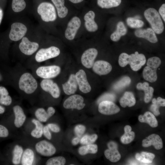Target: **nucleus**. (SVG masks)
Listing matches in <instances>:
<instances>
[{
  "label": "nucleus",
  "instance_id": "nucleus-25",
  "mask_svg": "<svg viewBox=\"0 0 165 165\" xmlns=\"http://www.w3.org/2000/svg\"><path fill=\"white\" fill-rule=\"evenodd\" d=\"M138 119L140 122L146 123L152 127H156L158 125L157 121L155 116L149 112H146L144 115H139Z\"/></svg>",
  "mask_w": 165,
  "mask_h": 165
},
{
  "label": "nucleus",
  "instance_id": "nucleus-51",
  "mask_svg": "<svg viewBox=\"0 0 165 165\" xmlns=\"http://www.w3.org/2000/svg\"><path fill=\"white\" fill-rule=\"evenodd\" d=\"M157 102L156 104L160 107L165 106V99H163L160 97H158L157 99Z\"/></svg>",
  "mask_w": 165,
  "mask_h": 165
},
{
  "label": "nucleus",
  "instance_id": "nucleus-32",
  "mask_svg": "<svg viewBox=\"0 0 165 165\" xmlns=\"http://www.w3.org/2000/svg\"><path fill=\"white\" fill-rule=\"evenodd\" d=\"M135 157L138 160L142 162L151 163L155 157V155L152 153L143 152L140 153L136 154Z\"/></svg>",
  "mask_w": 165,
  "mask_h": 165
},
{
  "label": "nucleus",
  "instance_id": "nucleus-30",
  "mask_svg": "<svg viewBox=\"0 0 165 165\" xmlns=\"http://www.w3.org/2000/svg\"><path fill=\"white\" fill-rule=\"evenodd\" d=\"M104 155L105 157L112 162H116L120 159V154L116 148L107 149L104 152Z\"/></svg>",
  "mask_w": 165,
  "mask_h": 165
},
{
  "label": "nucleus",
  "instance_id": "nucleus-4",
  "mask_svg": "<svg viewBox=\"0 0 165 165\" xmlns=\"http://www.w3.org/2000/svg\"><path fill=\"white\" fill-rule=\"evenodd\" d=\"M37 11L42 20L45 22L55 21L57 18V14L54 6L51 3L44 2L38 6Z\"/></svg>",
  "mask_w": 165,
  "mask_h": 165
},
{
  "label": "nucleus",
  "instance_id": "nucleus-34",
  "mask_svg": "<svg viewBox=\"0 0 165 165\" xmlns=\"http://www.w3.org/2000/svg\"><path fill=\"white\" fill-rule=\"evenodd\" d=\"M49 111H46L43 108H39L35 112V115L37 119L41 122H46L52 116Z\"/></svg>",
  "mask_w": 165,
  "mask_h": 165
},
{
  "label": "nucleus",
  "instance_id": "nucleus-44",
  "mask_svg": "<svg viewBox=\"0 0 165 165\" xmlns=\"http://www.w3.org/2000/svg\"><path fill=\"white\" fill-rule=\"evenodd\" d=\"M12 99L9 94L0 95V103L6 105H9L12 103Z\"/></svg>",
  "mask_w": 165,
  "mask_h": 165
},
{
  "label": "nucleus",
  "instance_id": "nucleus-3",
  "mask_svg": "<svg viewBox=\"0 0 165 165\" xmlns=\"http://www.w3.org/2000/svg\"><path fill=\"white\" fill-rule=\"evenodd\" d=\"M19 89L27 94L33 93L38 87L36 79L30 73L25 72L20 77L18 82Z\"/></svg>",
  "mask_w": 165,
  "mask_h": 165
},
{
  "label": "nucleus",
  "instance_id": "nucleus-8",
  "mask_svg": "<svg viewBox=\"0 0 165 165\" xmlns=\"http://www.w3.org/2000/svg\"><path fill=\"white\" fill-rule=\"evenodd\" d=\"M27 31V28L23 24L15 22L12 24L9 34V39L14 41L20 40L24 37Z\"/></svg>",
  "mask_w": 165,
  "mask_h": 165
},
{
  "label": "nucleus",
  "instance_id": "nucleus-10",
  "mask_svg": "<svg viewBox=\"0 0 165 165\" xmlns=\"http://www.w3.org/2000/svg\"><path fill=\"white\" fill-rule=\"evenodd\" d=\"M81 25V21L78 17L75 16L72 17L68 22L65 31L66 38L69 40H73Z\"/></svg>",
  "mask_w": 165,
  "mask_h": 165
},
{
  "label": "nucleus",
  "instance_id": "nucleus-53",
  "mask_svg": "<svg viewBox=\"0 0 165 165\" xmlns=\"http://www.w3.org/2000/svg\"><path fill=\"white\" fill-rule=\"evenodd\" d=\"M107 146L108 147V148L109 149H117V144L115 142L113 141H111L109 142L107 144Z\"/></svg>",
  "mask_w": 165,
  "mask_h": 165
},
{
  "label": "nucleus",
  "instance_id": "nucleus-58",
  "mask_svg": "<svg viewBox=\"0 0 165 165\" xmlns=\"http://www.w3.org/2000/svg\"><path fill=\"white\" fill-rule=\"evenodd\" d=\"M5 110V108L0 105V114H2L4 113Z\"/></svg>",
  "mask_w": 165,
  "mask_h": 165
},
{
  "label": "nucleus",
  "instance_id": "nucleus-2",
  "mask_svg": "<svg viewBox=\"0 0 165 165\" xmlns=\"http://www.w3.org/2000/svg\"><path fill=\"white\" fill-rule=\"evenodd\" d=\"M144 14L155 33L160 34L163 32L164 29L163 23L156 9L152 8H148L145 10Z\"/></svg>",
  "mask_w": 165,
  "mask_h": 165
},
{
  "label": "nucleus",
  "instance_id": "nucleus-39",
  "mask_svg": "<svg viewBox=\"0 0 165 165\" xmlns=\"http://www.w3.org/2000/svg\"><path fill=\"white\" fill-rule=\"evenodd\" d=\"M126 22L129 26L132 28H140L144 25V22L142 20L132 17H128Z\"/></svg>",
  "mask_w": 165,
  "mask_h": 165
},
{
  "label": "nucleus",
  "instance_id": "nucleus-9",
  "mask_svg": "<svg viewBox=\"0 0 165 165\" xmlns=\"http://www.w3.org/2000/svg\"><path fill=\"white\" fill-rule=\"evenodd\" d=\"M37 152L42 156L49 157L56 152V149L50 142L45 140L41 141L36 143L35 146Z\"/></svg>",
  "mask_w": 165,
  "mask_h": 165
},
{
  "label": "nucleus",
  "instance_id": "nucleus-24",
  "mask_svg": "<svg viewBox=\"0 0 165 165\" xmlns=\"http://www.w3.org/2000/svg\"><path fill=\"white\" fill-rule=\"evenodd\" d=\"M120 105L123 108L127 106L131 107L136 103V100L133 94L130 92L126 91L119 100Z\"/></svg>",
  "mask_w": 165,
  "mask_h": 165
},
{
  "label": "nucleus",
  "instance_id": "nucleus-21",
  "mask_svg": "<svg viewBox=\"0 0 165 165\" xmlns=\"http://www.w3.org/2000/svg\"><path fill=\"white\" fill-rule=\"evenodd\" d=\"M13 110L15 115L14 124L17 128L21 127L26 119V116L22 108L19 105L14 106Z\"/></svg>",
  "mask_w": 165,
  "mask_h": 165
},
{
  "label": "nucleus",
  "instance_id": "nucleus-28",
  "mask_svg": "<svg viewBox=\"0 0 165 165\" xmlns=\"http://www.w3.org/2000/svg\"><path fill=\"white\" fill-rule=\"evenodd\" d=\"M98 151V146L95 144H91L83 145L78 149V152L81 156H84L88 154H95Z\"/></svg>",
  "mask_w": 165,
  "mask_h": 165
},
{
  "label": "nucleus",
  "instance_id": "nucleus-46",
  "mask_svg": "<svg viewBox=\"0 0 165 165\" xmlns=\"http://www.w3.org/2000/svg\"><path fill=\"white\" fill-rule=\"evenodd\" d=\"M159 107L160 106L157 104H153L151 105L150 109L154 115L158 116L160 114L159 110Z\"/></svg>",
  "mask_w": 165,
  "mask_h": 165
},
{
  "label": "nucleus",
  "instance_id": "nucleus-37",
  "mask_svg": "<svg viewBox=\"0 0 165 165\" xmlns=\"http://www.w3.org/2000/svg\"><path fill=\"white\" fill-rule=\"evenodd\" d=\"M98 138L97 135L95 134H85L80 138V143L82 145L94 143Z\"/></svg>",
  "mask_w": 165,
  "mask_h": 165
},
{
  "label": "nucleus",
  "instance_id": "nucleus-18",
  "mask_svg": "<svg viewBox=\"0 0 165 165\" xmlns=\"http://www.w3.org/2000/svg\"><path fill=\"white\" fill-rule=\"evenodd\" d=\"M134 34L136 37L145 38L152 43H155L158 41L155 33L150 28L146 29H138L135 31Z\"/></svg>",
  "mask_w": 165,
  "mask_h": 165
},
{
  "label": "nucleus",
  "instance_id": "nucleus-14",
  "mask_svg": "<svg viewBox=\"0 0 165 165\" xmlns=\"http://www.w3.org/2000/svg\"><path fill=\"white\" fill-rule=\"evenodd\" d=\"M98 110L102 114L109 115L118 113L120 111V109L112 101L105 100L99 103Z\"/></svg>",
  "mask_w": 165,
  "mask_h": 165
},
{
  "label": "nucleus",
  "instance_id": "nucleus-20",
  "mask_svg": "<svg viewBox=\"0 0 165 165\" xmlns=\"http://www.w3.org/2000/svg\"><path fill=\"white\" fill-rule=\"evenodd\" d=\"M95 15L93 11H89L85 15V26L86 30L90 32H94L98 29V25L94 20Z\"/></svg>",
  "mask_w": 165,
  "mask_h": 165
},
{
  "label": "nucleus",
  "instance_id": "nucleus-38",
  "mask_svg": "<svg viewBox=\"0 0 165 165\" xmlns=\"http://www.w3.org/2000/svg\"><path fill=\"white\" fill-rule=\"evenodd\" d=\"M66 163L64 157L62 156L51 157L47 160L46 164V165H64Z\"/></svg>",
  "mask_w": 165,
  "mask_h": 165
},
{
  "label": "nucleus",
  "instance_id": "nucleus-6",
  "mask_svg": "<svg viewBox=\"0 0 165 165\" xmlns=\"http://www.w3.org/2000/svg\"><path fill=\"white\" fill-rule=\"evenodd\" d=\"M61 68L57 65L42 66L36 71L37 75L43 79H51L58 76L60 73Z\"/></svg>",
  "mask_w": 165,
  "mask_h": 165
},
{
  "label": "nucleus",
  "instance_id": "nucleus-13",
  "mask_svg": "<svg viewBox=\"0 0 165 165\" xmlns=\"http://www.w3.org/2000/svg\"><path fill=\"white\" fill-rule=\"evenodd\" d=\"M97 54V50L95 48H91L86 50L83 52L81 57L82 64L87 68H92Z\"/></svg>",
  "mask_w": 165,
  "mask_h": 165
},
{
  "label": "nucleus",
  "instance_id": "nucleus-5",
  "mask_svg": "<svg viewBox=\"0 0 165 165\" xmlns=\"http://www.w3.org/2000/svg\"><path fill=\"white\" fill-rule=\"evenodd\" d=\"M60 50L58 47L51 46L46 48H42L36 53L35 59L38 62H41L58 56Z\"/></svg>",
  "mask_w": 165,
  "mask_h": 165
},
{
  "label": "nucleus",
  "instance_id": "nucleus-49",
  "mask_svg": "<svg viewBox=\"0 0 165 165\" xmlns=\"http://www.w3.org/2000/svg\"><path fill=\"white\" fill-rule=\"evenodd\" d=\"M9 134L7 128L4 126L0 125V137H6L8 136Z\"/></svg>",
  "mask_w": 165,
  "mask_h": 165
},
{
  "label": "nucleus",
  "instance_id": "nucleus-45",
  "mask_svg": "<svg viewBox=\"0 0 165 165\" xmlns=\"http://www.w3.org/2000/svg\"><path fill=\"white\" fill-rule=\"evenodd\" d=\"M47 125L50 130L54 133H58L61 130L60 127L55 123H49L47 124Z\"/></svg>",
  "mask_w": 165,
  "mask_h": 165
},
{
  "label": "nucleus",
  "instance_id": "nucleus-52",
  "mask_svg": "<svg viewBox=\"0 0 165 165\" xmlns=\"http://www.w3.org/2000/svg\"><path fill=\"white\" fill-rule=\"evenodd\" d=\"M80 138L76 136L73 138L71 141L72 144L74 146L77 145L80 143Z\"/></svg>",
  "mask_w": 165,
  "mask_h": 165
},
{
  "label": "nucleus",
  "instance_id": "nucleus-29",
  "mask_svg": "<svg viewBox=\"0 0 165 165\" xmlns=\"http://www.w3.org/2000/svg\"><path fill=\"white\" fill-rule=\"evenodd\" d=\"M35 154L33 151L29 148L26 149L23 152L21 163L23 165H32L34 162Z\"/></svg>",
  "mask_w": 165,
  "mask_h": 165
},
{
  "label": "nucleus",
  "instance_id": "nucleus-43",
  "mask_svg": "<svg viewBox=\"0 0 165 165\" xmlns=\"http://www.w3.org/2000/svg\"><path fill=\"white\" fill-rule=\"evenodd\" d=\"M86 129V127L85 125L78 124L75 126L74 130L75 135L80 138L84 134Z\"/></svg>",
  "mask_w": 165,
  "mask_h": 165
},
{
  "label": "nucleus",
  "instance_id": "nucleus-31",
  "mask_svg": "<svg viewBox=\"0 0 165 165\" xmlns=\"http://www.w3.org/2000/svg\"><path fill=\"white\" fill-rule=\"evenodd\" d=\"M122 0H97L98 6L102 9H109L120 5Z\"/></svg>",
  "mask_w": 165,
  "mask_h": 165
},
{
  "label": "nucleus",
  "instance_id": "nucleus-42",
  "mask_svg": "<svg viewBox=\"0 0 165 165\" xmlns=\"http://www.w3.org/2000/svg\"><path fill=\"white\" fill-rule=\"evenodd\" d=\"M161 61L157 57H154L149 58L147 60V66L157 69L161 64Z\"/></svg>",
  "mask_w": 165,
  "mask_h": 165
},
{
  "label": "nucleus",
  "instance_id": "nucleus-54",
  "mask_svg": "<svg viewBox=\"0 0 165 165\" xmlns=\"http://www.w3.org/2000/svg\"><path fill=\"white\" fill-rule=\"evenodd\" d=\"M4 94H9L8 91L4 87L0 86V95Z\"/></svg>",
  "mask_w": 165,
  "mask_h": 165
},
{
  "label": "nucleus",
  "instance_id": "nucleus-27",
  "mask_svg": "<svg viewBox=\"0 0 165 165\" xmlns=\"http://www.w3.org/2000/svg\"><path fill=\"white\" fill-rule=\"evenodd\" d=\"M55 6L58 16L61 18H64L67 15L68 10L64 6V0H51Z\"/></svg>",
  "mask_w": 165,
  "mask_h": 165
},
{
  "label": "nucleus",
  "instance_id": "nucleus-40",
  "mask_svg": "<svg viewBox=\"0 0 165 165\" xmlns=\"http://www.w3.org/2000/svg\"><path fill=\"white\" fill-rule=\"evenodd\" d=\"M26 3L24 0H13L12 7L15 12H20L25 8Z\"/></svg>",
  "mask_w": 165,
  "mask_h": 165
},
{
  "label": "nucleus",
  "instance_id": "nucleus-17",
  "mask_svg": "<svg viewBox=\"0 0 165 165\" xmlns=\"http://www.w3.org/2000/svg\"><path fill=\"white\" fill-rule=\"evenodd\" d=\"M142 145L144 147L153 145L156 149L159 150L163 148V143L162 139L159 135L152 134L143 140Z\"/></svg>",
  "mask_w": 165,
  "mask_h": 165
},
{
  "label": "nucleus",
  "instance_id": "nucleus-56",
  "mask_svg": "<svg viewBox=\"0 0 165 165\" xmlns=\"http://www.w3.org/2000/svg\"><path fill=\"white\" fill-rule=\"evenodd\" d=\"M3 13L2 9L0 8V24H1L3 17Z\"/></svg>",
  "mask_w": 165,
  "mask_h": 165
},
{
  "label": "nucleus",
  "instance_id": "nucleus-35",
  "mask_svg": "<svg viewBox=\"0 0 165 165\" xmlns=\"http://www.w3.org/2000/svg\"><path fill=\"white\" fill-rule=\"evenodd\" d=\"M23 152L22 147L18 145H16L13 151L12 162L14 165H18L20 162Z\"/></svg>",
  "mask_w": 165,
  "mask_h": 165
},
{
  "label": "nucleus",
  "instance_id": "nucleus-50",
  "mask_svg": "<svg viewBox=\"0 0 165 165\" xmlns=\"http://www.w3.org/2000/svg\"><path fill=\"white\" fill-rule=\"evenodd\" d=\"M160 15L161 16L164 22H165V4L163 3L160 7L159 9Z\"/></svg>",
  "mask_w": 165,
  "mask_h": 165
},
{
  "label": "nucleus",
  "instance_id": "nucleus-57",
  "mask_svg": "<svg viewBox=\"0 0 165 165\" xmlns=\"http://www.w3.org/2000/svg\"><path fill=\"white\" fill-rule=\"evenodd\" d=\"M72 2L73 3H78L81 2L84 0H69Z\"/></svg>",
  "mask_w": 165,
  "mask_h": 165
},
{
  "label": "nucleus",
  "instance_id": "nucleus-48",
  "mask_svg": "<svg viewBox=\"0 0 165 165\" xmlns=\"http://www.w3.org/2000/svg\"><path fill=\"white\" fill-rule=\"evenodd\" d=\"M50 130L47 125L43 127V134L47 139L49 140L51 139L52 138V135Z\"/></svg>",
  "mask_w": 165,
  "mask_h": 165
},
{
  "label": "nucleus",
  "instance_id": "nucleus-12",
  "mask_svg": "<svg viewBox=\"0 0 165 165\" xmlns=\"http://www.w3.org/2000/svg\"><path fill=\"white\" fill-rule=\"evenodd\" d=\"M19 47L22 53L27 55H31L38 50L39 45L37 42L30 41L27 37H24L22 38Z\"/></svg>",
  "mask_w": 165,
  "mask_h": 165
},
{
  "label": "nucleus",
  "instance_id": "nucleus-15",
  "mask_svg": "<svg viewBox=\"0 0 165 165\" xmlns=\"http://www.w3.org/2000/svg\"><path fill=\"white\" fill-rule=\"evenodd\" d=\"M75 75L79 90L84 94L90 92L91 88L87 80L86 75L84 71L80 69Z\"/></svg>",
  "mask_w": 165,
  "mask_h": 165
},
{
  "label": "nucleus",
  "instance_id": "nucleus-41",
  "mask_svg": "<svg viewBox=\"0 0 165 165\" xmlns=\"http://www.w3.org/2000/svg\"><path fill=\"white\" fill-rule=\"evenodd\" d=\"M135 136V133L133 131H131L128 133H125L121 137V141L123 144H128L134 140Z\"/></svg>",
  "mask_w": 165,
  "mask_h": 165
},
{
  "label": "nucleus",
  "instance_id": "nucleus-22",
  "mask_svg": "<svg viewBox=\"0 0 165 165\" xmlns=\"http://www.w3.org/2000/svg\"><path fill=\"white\" fill-rule=\"evenodd\" d=\"M137 89L140 90H143L145 92L144 100L145 103H148L151 100L154 91L153 87L149 86V83L146 82L143 83L139 82L137 85Z\"/></svg>",
  "mask_w": 165,
  "mask_h": 165
},
{
  "label": "nucleus",
  "instance_id": "nucleus-47",
  "mask_svg": "<svg viewBox=\"0 0 165 165\" xmlns=\"http://www.w3.org/2000/svg\"><path fill=\"white\" fill-rule=\"evenodd\" d=\"M116 96L114 94H107L103 96L101 98V99L100 98V99L101 101L105 100L112 101L115 100L116 99Z\"/></svg>",
  "mask_w": 165,
  "mask_h": 165
},
{
  "label": "nucleus",
  "instance_id": "nucleus-11",
  "mask_svg": "<svg viewBox=\"0 0 165 165\" xmlns=\"http://www.w3.org/2000/svg\"><path fill=\"white\" fill-rule=\"evenodd\" d=\"M41 88L49 93L55 98H57L60 95V90L57 84L51 79H43L41 82Z\"/></svg>",
  "mask_w": 165,
  "mask_h": 165
},
{
  "label": "nucleus",
  "instance_id": "nucleus-33",
  "mask_svg": "<svg viewBox=\"0 0 165 165\" xmlns=\"http://www.w3.org/2000/svg\"><path fill=\"white\" fill-rule=\"evenodd\" d=\"M32 122L35 126V129L33 130L31 133V136L36 138H39L43 134V126L40 121L38 120L33 119Z\"/></svg>",
  "mask_w": 165,
  "mask_h": 165
},
{
  "label": "nucleus",
  "instance_id": "nucleus-16",
  "mask_svg": "<svg viewBox=\"0 0 165 165\" xmlns=\"http://www.w3.org/2000/svg\"><path fill=\"white\" fill-rule=\"evenodd\" d=\"M93 71L99 75H106L111 71L112 67L108 62L103 60H98L94 62L92 67Z\"/></svg>",
  "mask_w": 165,
  "mask_h": 165
},
{
  "label": "nucleus",
  "instance_id": "nucleus-7",
  "mask_svg": "<svg viewBox=\"0 0 165 165\" xmlns=\"http://www.w3.org/2000/svg\"><path fill=\"white\" fill-rule=\"evenodd\" d=\"M84 99L79 94L72 95L67 98L64 102L63 107L66 109H76L81 110L83 109L86 104Z\"/></svg>",
  "mask_w": 165,
  "mask_h": 165
},
{
  "label": "nucleus",
  "instance_id": "nucleus-19",
  "mask_svg": "<svg viewBox=\"0 0 165 165\" xmlns=\"http://www.w3.org/2000/svg\"><path fill=\"white\" fill-rule=\"evenodd\" d=\"M78 84L75 74H71L68 80L62 85L64 92L67 95L73 94L76 92Z\"/></svg>",
  "mask_w": 165,
  "mask_h": 165
},
{
  "label": "nucleus",
  "instance_id": "nucleus-55",
  "mask_svg": "<svg viewBox=\"0 0 165 165\" xmlns=\"http://www.w3.org/2000/svg\"><path fill=\"white\" fill-rule=\"evenodd\" d=\"M131 127L128 125H126L124 127V131L125 133H128L131 131Z\"/></svg>",
  "mask_w": 165,
  "mask_h": 165
},
{
  "label": "nucleus",
  "instance_id": "nucleus-23",
  "mask_svg": "<svg viewBox=\"0 0 165 165\" xmlns=\"http://www.w3.org/2000/svg\"><path fill=\"white\" fill-rule=\"evenodd\" d=\"M127 32V28L123 23L119 21L117 24L116 30L111 35L110 38L113 41H118L122 36L125 35Z\"/></svg>",
  "mask_w": 165,
  "mask_h": 165
},
{
  "label": "nucleus",
  "instance_id": "nucleus-1",
  "mask_svg": "<svg viewBox=\"0 0 165 165\" xmlns=\"http://www.w3.org/2000/svg\"><path fill=\"white\" fill-rule=\"evenodd\" d=\"M146 62L144 55L139 53L138 51L130 55L125 53H122L119 58V64L121 67H123L129 64L131 69L135 71L140 69Z\"/></svg>",
  "mask_w": 165,
  "mask_h": 165
},
{
  "label": "nucleus",
  "instance_id": "nucleus-36",
  "mask_svg": "<svg viewBox=\"0 0 165 165\" xmlns=\"http://www.w3.org/2000/svg\"><path fill=\"white\" fill-rule=\"evenodd\" d=\"M131 81V79L129 77L124 76L114 84L113 88L117 91L121 90L129 85Z\"/></svg>",
  "mask_w": 165,
  "mask_h": 165
},
{
  "label": "nucleus",
  "instance_id": "nucleus-26",
  "mask_svg": "<svg viewBox=\"0 0 165 165\" xmlns=\"http://www.w3.org/2000/svg\"><path fill=\"white\" fill-rule=\"evenodd\" d=\"M157 69L148 66L145 67L143 72L144 78L146 80L151 82H155L157 78Z\"/></svg>",
  "mask_w": 165,
  "mask_h": 165
}]
</instances>
